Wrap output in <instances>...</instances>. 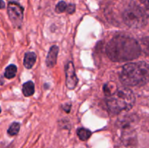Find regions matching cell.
I'll use <instances>...</instances> for the list:
<instances>
[{
  "instance_id": "6da1fadb",
  "label": "cell",
  "mask_w": 149,
  "mask_h": 148,
  "mask_svg": "<svg viewBox=\"0 0 149 148\" xmlns=\"http://www.w3.org/2000/svg\"><path fill=\"white\" fill-rule=\"evenodd\" d=\"M141 46L133 38L125 35L113 37L106 46V54L114 62H125L137 59L141 55Z\"/></svg>"
},
{
  "instance_id": "7a4b0ae2",
  "label": "cell",
  "mask_w": 149,
  "mask_h": 148,
  "mask_svg": "<svg viewBox=\"0 0 149 148\" xmlns=\"http://www.w3.org/2000/svg\"><path fill=\"white\" fill-rule=\"evenodd\" d=\"M119 78L126 86H142L149 81V65L146 62H136L125 64Z\"/></svg>"
},
{
  "instance_id": "3957f363",
  "label": "cell",
  "mask_w": 149,
  "mask_h": 148,
  "mask_svg": "<svg viewBox=\"0 0 149 148\" xmlns=\"http://www.w3.org/2000/svg\"><path fill=\"white\" fill-rule=\"evenodd\" d=\"M135 97L130 89L127 86L117 88L106 98V104L112 114H118L133 107Z\"/></svg>"
},
{
  "instance_id": "277c9868",
  "label": "cell",
  "mask_w": 149,
  "mask_h": 148,
  "mask_svg": "<svg viewBox=\"0 0 149 148\" xmlns=\"http://www.w3.org/2000/svg\"><path fill=\"white\" fill-rule=\"evenodd\" d=\"M123 20L125 24L133 28H139L147 23L145 12L136 4H132L123 12Z\"/></svg>"
},
{
  "instance_id": "5b68a950",
  "label": "cell",
  "mask_w": 149,
  "mask_h": 148,
  "mask_svg": "<svg viewBox=\"0 0 149 148\" xmlns=\"http://www.w3.org/2000/svg\"><path fill=\"white\" fill-rule=\"evenodd\" d=\"M115 146L116 148H136V133L130 125L120 126L115 138Z\"/></svg>"
},
{
  "instance_id": "8992f818",
  "label": "cell",
  "mask_w": 149,
  "mask_h": 148,
  "mask_svg": "<svg viewBox=\"0 0 149 148\" xmlns=\"http://www.w3.org/2000/svg\"><path fill=\"white\" fill-rule=\"evenodd\" d=\"M7 14L13 26L16 28L21 26L23 20V9L15 1H11L7 6Z\"/></svg>"
},
{
  "instance_id": "52a82bcc",
  "label": "cell",
  "mask_w": 149,
  "mask_h": 148,
  "mask_svg": "<svg viewBox=\"0 0 149 148\" xmlns=\"http://www.w3.org/2000/svg\"><path fill=\"white\" fill-rule=\"evenodd\" d=\"M65 83L67 88L69 89H74L78 84V78L75 73V68L72 62H68L65 68Z\"/></svg>"
},
{
  "instance_id": "ba28073f",
  "label": "cell",
  "mask_w": 149,
  "mask_h": 148,
  "mask_svg": "<svg viewBox=\"0 0 149 148\" xmlns=\"http://www.w3.org/2000/svg\"><path fill=\"white\" fill-rule=\"evenodd\" d=\"M59 48L56 45H53L49 49L46 58V65L48 68H52L55 65L58 59Z\"/></svg>"
},
{
  "instance_id": "9c48e42d",
  "label": "cell",
  "mask_w": 149,
  "mask_h": 148,
  "mask_svg": "<svg viewBox=\"0 0 149 148\" xmlns=\"http://www.w3.org/2000/svg\"><path fill=\"white\" fill-rule=\"evenodd\" d=\"M36 60V55L34 52H29L26 53L23 59V65L27 69H31L35 64Z\"/></svg>"
},
{
  "instance_id": "30bf717a",
  "label": "cell",
  "mask_w": 149,
  "mask_h": 148,
  "mask_svg": "<svg viewBox=\"0 0 149 148\" xmlns=\"http://www.w3.org/2000/svg\"><path fill=\"white\" fill-rule=\"evenodd\" d=\"M22 91L25 97H31L34 94L35 86L34 84L32 81H29L23 84V88H22Z\"/></svg>"
},
{
  "instance_id": "8fae6325",
  "label": "cell",
  "mask_w": 149,
  "mask_h": 148,
  "mask_svg": "<svg viewBox=\"0 0 149 148\" xmlns=\"http://www.w3.org/2000/svg\"><path fill=\"white\" fill-rule=\"evenodd\" d=\"M17 69L16 65L11 64L6 68L5 71H4V77L7 79H12L15 78L17 73Z\"/></svg>"
},
{
  "instance_id": "7c38bea8",
  "label": "cell",
  "mask_w": 149,
  "mask_h": 148,
  "mask_svg": "<svg viewBox=\"0 0 149 148\" xmlns=\"http://www.w3.org/2000/svg\"><path fill=\"white\" fill-rule=\"evenodd\" d=\"M77 135L81 140L86 141L91 136L92 132L89 129L80 128L77 130Z\"/></svg>"
},
{
  "instance_id": "4fadbf2b",
  "label": "cell",
  "mask_w": 149,
  "mask_h": 148,
  "mask_svg": "<svg viewBox=\"0 0 149 148\" xmlns=\"http://www.w3.org/2000/svg\"><path fill=\"white\" fill-rule=\"evenodd\" d=\"M20 123H17V122H14L9 127L8 130H7V133L10 136H15L18 133L19 131H20Z\"/></svg>"
},
{
  "instance_id": "5bb4252c",
  "label": "cell",
  "mask_w": 149,
  "mask_h": 148,
  "mask_svg": "<svg viewBox=\"0 0 149 148\" xmlns=\"http://www.w3.org/2000/svg\"><path fill=\"white\" fill-rule=\"evenodd\" d=\"M141 43H142V48L143 52H145L146 55H148L149 57V36L143 38L141 41Z\"/></svg>"
},
{
  "instance_id": "9a60e30c",
  "label": "cell",
  "mask_w": 149,
  "mask_h": 148,
  "mask_svg": "<svg viewBox=\"0 0 149 148\" xmlns=\"http://www.w3.org/2000/svg\"><path fill=\"white\" fill-rule=\"evenodd\" d=\"M67 6L68 4L65 2L64 1H61L60 2L58 3V4L55 7V11L58 13H62L63 12L66 11Z\"/></svg>"
},
{
  "instance_id": "2e32d148",
  "label": "cell",
  "mask_w": 149,
  "mask_h": 148,
  "mask_svg": "<svg viewBox=\"0 0 149 148\" xmlns=\"http://www.w3.org/2000/svg\"><path fill=\"white\" fill-rule=\"evenodd\" d=\"M76 10V6L75 4H69L67 6L66 12L68 13V14H73V13L75 12Z\"/></svg>"
},
{
  "instance_id": "e0dca14e",
  "label": "cell",
  "mask_w": 149,
  "mask_h": 148,
  "mask_svg": "<svg viewBox=\"0 0 149 148\" xmlns=\"http://www.w3.org/2000/svg\"><path fill=\"white\" fill-rule=\"evenodd\" d=\"M63 110H65L66 113H69V112L71 111V104H70V103H66V104H65L63 106Z\"/></svg>"
},
{
  "instance_id": "ac0fdd59",
  "label": "cell",
  "mask_w": 149,
  "mask_h": 148,
  "mask_svg": "<svg viewBox=\"0 0 149 148\" xmlns=\"http://www.w3.org/2000/svg\"><path fill=\"white\" fill-rule=\"evenodd\" d=\"M5 7V3L3 0H0V10L4 9Z\"/></svg>"
},
{
  "instance_id": "d6986e66",
  "label": "cell",
  "mask_w": 149,
  "mask_h": 148,
  "mask_svg": "<svg viewBox=\"0 0 149 148\" xmlns=\"http://www.w3.org/2000/svg\"><path fill=\"white\" fill-rule=\"evenodd\" d=\"M140 1L143 4H145V5H149V0H140Z\"/></svg>"
},
{
  "instance_id": "ffe728a7",
  "label": "cell",
  "mask_w": 149,
  "mask_h": 148,
  "mask_svg": "<svg viewBox=\"0 0 149 148\" xmlns=\"http://www.w3.org/2000/svg\"><path fill=\"white\" fill-rule=\"evenodd\" d=\"M147 7H148V11H149V5L147 6Z\"/></svg>"
},
{
  "instance_id": "44dd1931",
  "label": "cell",
  "mask_w": 149,
  "mask_h": 148,
  "mask_svg": "<svg viewBox=\"0 0 149 148\" xmlns=\"http://www.w3.org/2000/svg\"><path fill=\"white\" fill-rule=\"evenodd\" d=\"M1 107H0V113H1Z\"/></svg>"
}]
</instances>
